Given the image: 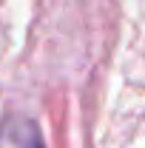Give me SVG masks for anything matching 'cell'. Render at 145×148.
<instances>
[{
  "label": "cell",
  "instance_id": "cell-1",
  "mask_svg": "<svg viewBox=\"0 0 145 148\" xmlns=\"http://www.w3.org/2000/svg\"><path fill=\"white\" fill-rule=\"evenodd\" d=\"M0 148H43L37 123L26 114H9L0 125Z\"/></svg>",
  "mask_w": 145,
  "mask_h": 148
}]
</instances>
